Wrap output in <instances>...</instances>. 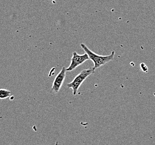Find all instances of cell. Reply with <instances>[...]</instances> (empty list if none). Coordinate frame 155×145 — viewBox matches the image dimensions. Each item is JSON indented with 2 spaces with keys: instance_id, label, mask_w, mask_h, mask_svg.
Returning a JSON list of instances; mask_svg holds the SVG:
<instances>
[{
  "instance_id": "1",
  "label": "cell",
  "mask_w": 155,
  "mask_h": 145,
  "mask_svg": "<svg viewBox=\"0 0 155 145\" xmlns=\"http://www.w3.org/2000/svg\"><path fill=\"white\" fill-rule=\"evenodd\" d=\"M81 47L83 49L84 52L87 54L90 59L94 63V68L95 70L112 60L115 57L114 51H112L111 53L108 55H100L91 51L85 44H81Z\"/></svg>"
},
{
  "instance_id": "2",
  "label": "cell",
  "mask_w": 155,
  "mask_h": 145,
  "mask_svg": "<svg viewBox=\"0 0 155 145\" xmlns=\"http://www.w3.org/2000/svg\"><path fill=\"white\" fill-rule=\"evenodd\" d=\"M94 71H95V69L94 67L88 68L87 69H84V70L81 71L78 75H76L72 81L68 84L67 85L68 88H71L72 89L73 95H77L78 89L80 87L82 84L83 83V82L90 75L94 74Z\"/></svg>"
},
{
  "instance_id": "3",
  "label": "cell",
  "mask_w": 155,
  "mask_h": 145,
  "mask_svg": "<svg viewBox=\"0 0 155 145\" xmlns=\"http://www.w3.org/2000/svg\"><path fill=\"white\" fill-rule=\"evenodd\" d=\"M90 59L87 54L85 53L83 55H79L77 52L74 51L72 53V57H71V63L69 67L66 68L67 71H74L76 68L83 64L86 61Z\"/></svg>"
},
{
  "instance_id": "4",
  "label": "cell",
  "mask_w": 155,
  "mask_h": 145,
  "mask_svg": "<svg viewBox=\"0 0 155 145\" xmlns=\"http://www.w3.org/2000/svg\"><path fill=\"white\" fill-rule=\"evenodd\" d=\"M66 68L65 67H62L61 71L54 78V81L53 82L51 87V91H53L55 93H58L60 91L61 87L62 86L66 78Z\"/></svg>"
},
{
  "instance_id": "5",
  "label": "cell",
  "mask_w": 155,
  "mask_h": 145,
  "mask_svg": "<svg viewBox=\"0 0 155 145\" xmlns=\"http://www.w3.org/2000/svg\"><path fill=\"white\" fill-rule=\"evenodd\" d=\"M11 93L10 91L5 89H0V99H6L10 97Z\"/></svg>"
},
{
  "instance_id": "6",
  "label": "cell",
  "mask_w": 155,
  "mask_h": 145,
  "mask_svg": "<svg viewBox=\"0 0 155 145\" xmlns=\"http://www.w3.org/2000/svg\"><path fill=\"white\" fill-rule=\"evenodd\" d=\"M141 68L142 71H143L145 72H147V71H148V67H147V66L143 63L141 64Z\"/></svg>"
}]
</instances>
